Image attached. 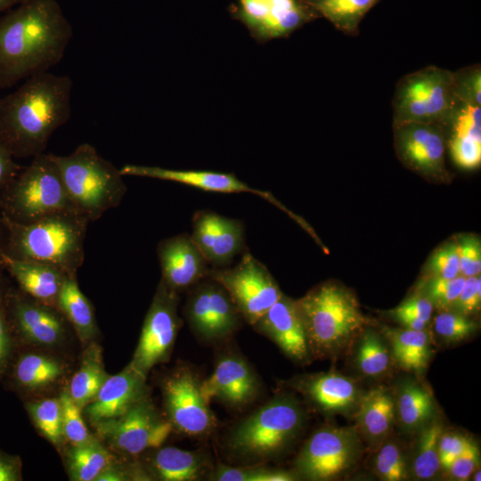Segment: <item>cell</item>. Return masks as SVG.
Returning a JSON list of instances; mask_svg holds the SVG:
<instances>
[{
  "label": "cell",
  "mask_w": 481,
  "mask_h": 481,
  "mask_svg": "<svg viewBox=\"0 0 481 481\" xmlns=\"http://www.w3.org/2000/svg\"><path fill=\"white\" fill-rule=\"evenodd\" d=\"M294 387L317 410L331 414L352 411L362 395L355 380L337 372L305 375Z\"/></svg>",
  "instance_id": "cb8c5ba5"
},
{
  "label": "cell",
  "mask_w": 481,
  "mask_h": 481,
  "mask_svg": "<svg viewBox=\"0 0 481 481\" xmlns=\"http://www.w3.org/2000/svg\"><path fill=\"white\" fill-rule=\"evenodd\" d=\"M73 29L56 0H24L0 14V86L49 71L63 58Z\"/></svg>",
  "instance_id": "6da1fadb"
},
{
  "label": "cell",
  "mask_w": 481,
  "mask_h": 481,
  "mask_svg": "<svg viewBox=\"0 0 481 481\" xmlns=\"http://www.w3.org/2000/svg\"><path fill=\"white\" fill-rule=\"evenodd\" d=\"M126 476L118 469L111 468L110 465L105 469L95 480L97 481H122L126 480Z\"/></svg>",
  "instance_id": "680465c9"
},
{
  "label": "cell",
  "mask_w": 481,
  "mask_h": 481,
  "mask_svg": "<svg viewBox=\"0 0 481 481\" xmlns=\"http://www.w3.org/2000/svg\"><path fill=\"white\" fill-rule=\"evenodd\" d=\"M453 93L459 101L481 106V69L479 64L453 72Z\"/></svg>",
  "instance_id": "bcb514c9"
},
{
  "label": "cell",
  "mask_w": 481,
  "mask_h": 481,
  "mask_svg": "<svg viewBox=\"0 0 481 481\" xmlns=\"http://www.w3.org/2000/svg\"><path fill=\"white\" fill-rule=\"evenodd\" d=\"M192 224L191 237L208 264L226 265L244 248V226L238 219L199 210Z\"/></svg>",
  "instance_id": "d6986e66"
},
{
  "label": "cell",
  "mask_w": 481,
  "mask_h": 481,
  "mask_svg": "<svg viewBox=\"0 0 481 481\" xmlns=\"http://www.w3.org/2000/svg\"><path fill=\"white\" fill-rule=\"evenodd\" d=\"M425 272L428 278H454L460 274L456 240L437 247L428 257Z\"/></svg>",
  "instance_id": "7bdbcfd3"
},
{
  "label": "cell",
  "mask_w": 481,
  "mask_h": 481,
  "mask_svg": "<svg viewBox=\"0 0 481 481\" xmlns=\"http://www.w3.org/2000/svg\"><path fill=\"white\" fill-rule=\"evenodd\" d=\"M3 269L18 288L37 301L58 308V298L67 276L58 268L37 262L4 258Z\"/></svg>",
  "instance_id": "d4e9b609"
},
{
  "label": "cell",
  "mask_w": 481,
  "mask_h": 481,
  "mask_svg": "<svg viewBox=\"0 0 481 481\" xmlns=\"http://www.w3.org/2000/svg\"><path fill=\"white\" fill-rule=\"evenodd\" d=\"M296 305L314 357L341 353L370 322L355 295L332 281L315 286L296 300Z\"/></svg>",
  "instance_id": "277c9868"
},
{
  "label": "cell",
  "mask_w": 481,
  "mask_h": 481,
  "mask_svg": "<svg viewBox=\"0 0 481 481\" xmlns=\"http://www.w3.org/2000/svg\"><path fill=\"white\" fill-rule=\"evenodd\" d=\"M395 400L396 413L406 431L420 430L434 418V398L428 387L420 383L404 382Z\"/></svg>",
  "instance_id": "f1b7e54d"
},
{
  "label": "cell",
  "mask_w": 481,
  "mask_h": 481,
  "mask_svg": "<svg viewBox=\"0 0 481 481\" xmlns=\"http://www.w3.org/2000/svg\"><path fill=\"white\" fill-rule=\"evenodd\" d=\"M455 100L453 72L436 66L425 67L398 81L392 102L393 125H442Z\"/></svg>",
  "instance_id": "ba28073f"
},
{
  "label": "cell",
  "mask_w": 481,
  "mask_h": 481,
  "mask_svg": "<svg viewBox=\"0 0 481 481\" xmlns=\"http://www.w3.org/2000/svg\"><path fill=\"white\" fill-rule=\"evenodd\" d=\"M20 168L21 166L15 162V158L0 138V200Z\"/></svg>",
  "instance_id": "db71d44e"
},
{
  "label": "cell",
  "mask_w": 481,
  "mask_h": 481,
  "mask_svg": "<svg viewBox=\"0 0 481 481\" xmlns=\"http://www.w3.org/2000/svg\"><path fill=\"white\" fill-rule=\"evenodd\" d=\"M251 326L292 360L304 363L312 357L296 300L284 294Z\"/></svg>",
  "instance_id": "44dd1931"
},
{
  "label": "cell",
  "mask_w": 481,
  "mask_h": 481,
  "mask_svg": "<svg viewBox=\"0 0 481 481\" xmlns=\"http://www.w3.org/2000/svg\"><path fill=\"white\" fill-rule=\"evenodd\" d=\"M0 209L7 220L17 224H29L63 211L78 212L52 153L38 155L21 167L4 192Z\"/></svg>",
  "instance_id": "52a82bcc"
},
{
  "label": "cell",
  "mask_w": 481,
  "mask_h": 481,
  "mask_svg": "<svg viewBox=\"0 0 481 481\" xmlns=\"http://www.w3.org/2000/svg\"><path fill=\"white\" fill-rule=\"evenodd\" d=\"M383 334L390 342L392 355L404 369L423 370L430 356V336L427 330L383 327Z\"/></svg>",
  "instance_id": "83f0119b"
},
{
  "label": "cell",
  "mask_w": 481,
  "mask_h": 481,
  "mask_svg": "<svg viewBox=\"0 0 481 481\" xmlns=\"http://www.w3.org/2000/svg\"><path fill=\"white\" fill-rule=\"evenodd\" d=\"M477 324L469 316L453 310L439 313L434 319L436 333L447 342H459L470 337Z\"/></svg>",
  "instance_id": "60d3db41"
},
{
  "label": "cell",
  "mask_w": 481,
  "mask_h": 481,
  "mask_svg": "<svg viewBox=\"0 0 481 481\" xmlns=\"http://www.w3.org/2000/svg\"><path fill=\"white\" fill-rule=\"evenodd\" d=\"M178 293L161 280L145 316L138 346L130 364L144 376L167 361L181 326Z\"/></svg>",
  "instance_id": "8fae6325"
},
{
  "label": "cell",
  "mask_w": 481,
  "mask_h": 481,
  "mask_svg": "<svg viewBox=\"0 0 481 481\" xmlns=\"http://www.w3.org/2000/svg\"><path fill=\"white\" fill-rule=\"evenodd\" d=\"M474 472H475V475H474V478H473V479H474L475 481H480V480H481V478H480V474H481L480 469H477Z\"/></svg>",
  "instance_id": "94428289"
},
{
  "label": "cell",
  "mask_w": 481,
  "mask_h": 481,
  "mask_svg": "<svg viewBox=\"0 0 481 481\" xmlns=\"http://www.w3.org/2000/svg\"><path fill=\"white\" fill-rule=\"evenodd\" d=\"M433 305L424 294H417L404 299L399 306L389 311V314H406L429 322Z\"/></svg>",
  "instance_id": "f5cc1de1"
},
{
  "label": "cell",
  "mask_w": 481,
  "mask_h": 481,
  "mask_svg": "<svg viewBox=\"0 0 481 481\" xmlns=\"http://www.w3.org/2000/svg\"><path fill=\"white\" fill-rule=\"evenodd\" d=\"M24 0H0V14L18 5Z\"/></svg>",
  "instance_id": "91938a15"
},
{
  "label": "cell",
  "mask_w": 481,
  "mask_h": 481,
  "mask_svg": "<svg viewBox=\"0 0 481 481\" xmlns=\"http://www.w3.org/2000/svg\"><path fill=\"white\" fill-rule=\"evenodd\" d=\"M356 428L326 426L314 431L298 452L297 477L330 480L345 474L355 463L360 449Z\"/></svg>",
  "instance_id": "9c48e42d"
},
{
  "label": "cell",
  "mask_w": 481,
  "mask_h": 481,
  "mask_svg": "<svg viewBox=\"0 0 481 481\" xmlns=\"http://www.w3.org/2000/svg\"><path fill=\"white\" fill-rule=\"evenodd\" d=\"M357 343L355 363L364 376L377 378L391 365V355L384 339L371 329L363 330Z\"/></svg>",
  "instance_id": "e575fe53"
},
{
  "label": "cell",
  "mask_w": 481,
  "mask_h": 481,
  "mask_svg": "<svg viewBox=\"0 0 481 481\" xmlns=\"http://www.w3.org/2000/svg\"><path fill=\"white\" fill-rule=\"evenodd\" d=\"M466 277L458 275L454 278H428L423 292L433 306L446 311L452 310L464 285Z\"/></svg>",
  "instance_id": "b9f144b4"
},
{
  "label": "cell",
  "mask_w": 481,
  "mask_h": 481,
  "mask_svg": "<svg viewBox=\"0 0 481 481\" xmlns=\"http://www.w3.org/2000/svg\"><path fill=\"white\" fill-rule=\"evenodd\" d=\"M446 147L453 162L461 168L473 170L481 164V142L468 136L445 137Z\"/></svg>",
  "instance_id": "f6af8a7d"
},
{
  "label": "cell",
  "mask_w": 481,
  "mask_h": 481,
  "mask_svg": "<svg viewBox=\"0 0 481 481\" xmlns=\"http://www.w3.org/2000/svg\"><path fill=\"white\" fill-rule=\"evenodd\" d=\"M374 470L385 481L405 479L408 468L403 449L394 441L381 442L374 459Z\"/></svg>",
  "instance_id": "ab89813d"
},
{
  "label": "cell",
  "mask_w": 481,
  "mask_h": 481,
  "mask_svg": "<svg viewBox=\"0 0 481 481\" xmlns=\"http://www.w3.org/2000/svg\"><path fill=\"white\" fill-rule=\"evenodd\" d=\"M396 322H398L404 328L424 330H427L428 322L422 321L419 318L406 315V314H390Z\"/></svg>",
  "instance_id": "9f6ffc18"
},
{
  "label": "cell",
  "mask_w": 481,
  "mask_h": 481,
  "mask_svg": "<svg viewBox=\"0 0 481 481\" xmlns=\"http://www.w3.org/2000/svg\"><path fill=\"white\" fill-rule=\"evenodd\" d=\"M62 412L64 437L73 445L81 444L94 439L81 414V408L72 400L68 391L60 396Z\"/></svg>",
  "instance_id": "ee69618b"
},
{
  "label": "cell",
  "mask_w": 481,
  "mask_h": 481,
  "mask_svg": "<svg viewBox=\"0 0 481 481\" xmlns=\"http://www.w3.org/2000/svg\"><path fill=\"white\" fill-rule=\"evenodd\" d=\"M4 272V270L0 271V378L10 364L15 338L8 321L5 306V294L10 281Z\"/></svg>",
  "instance_id": "7dc6e473"
},
{
  "label": "cell",
  "mask_w": 481,
  "mask_h": 481,
  "mask_svg": "<svg viewBox=\"0 0 481 481\" xmlns=\"http://www.w3.org/2000/svg\"><path fill=\"white\" fill-rule=\"evenodd\" d=\"M393 129L396 155L407 168L433 182H450L442 125L407 122L393 125Z\"/></svg>",
  "instance_id": "5bb4252c"
},
{
  "label": "cell",
  "mask_w": 481,
  "mask_h": 481,
  "mask_svg": "<svg viewBox=\"0 0 481 481\" xmlns=\"http://www.w3.org/2000/svg\"><path fill=\"white\" fill-rule=\"evenodd\" d=\"M52 156L69 199L90 222L119 205L126 192L123 175L92 144L82 143L69 155Z\"/></svg>",
  "instance_id": "8992f818"
},
{
  "label": "cell",
  "mask_w": 481,
  "mask_h": 481,
  "mask_svg": "<svg viewBox=\"0 0 481 481\" xmlns=\"http://www.w3.org/2000/svg\"><path fill=\"white\" fill-rule=\"evenodd\" d=\"M157 255L161 281L178 294L208 276V263L187 233L162 240L157 247Z\"/></svg>",
  "instance_id": "ffe728a7"
},
{
  "label": "cell",
  "mask_w": 481,
  "mask_h": 481,
  "mask_svg": "<svg viewBox=\"0 0 481 481\" xmlns=\"http://www.w3.org/2000/svg\"><path fill=\"white\" fill-rule=\"evenodd\" d=\"M479 450L474 442L455 458L446 471L457 480H466L477 469L479 464Z\"/></svg>",
  "instance_id": "816d5d0a"
},
{
  "label": "cell",
  "mask_w": 481,
  "mask_h": 481,
  "mask_svg": "<svg viewBox=\"0 0 481 481\" xmlns=\"http://www.w3.org/2000/svg\"><path fill=\"white\" fill-rule=\"evenodd\" d=\"M167 420L173 428L190 436L209 434L216 420L201 391V381L188 367L171 372L162 383Z\"/></svg>",
  "instance_id": "4fadbf2b"
},
{
  "label": "cell",
  "mask_w": 481,
  "mask_h": 481,
  "mask_svg": "<svg viewBox=\"0 0 481 481\" xmlns=\"http://www.w3.org/2000/svg\"><path fill=\"white\" fill-rule=\"evenodd\" d=\"M449 135L468 136L481 142V106L455 100L442 124Z\"/></svg>",
  "instance_id": "f35d334b"
},
{
  "label": "cell",
  "mask_w": 481,
  "mask_h": 481,
  "mask_svg": "<svg viewBox=\"0 0 481 481\" xmlns=\"http://www.w3.org/2000/svg\"><path fill=\"white\" fill-rule=\"evenodd\" d=\"M89 222L76 211L55 213L29 224L7 220L5 257L49 265L76 277L85 258Z\"/></svg>",
  "instance_id": "3957f363"
},
{
  "label": "cell",
  "mask_w": 481,
  "mask_h": 481,
  "mask_svg": "<svg viewBox=\"0 0 481 481\" xmlns=\"http://www.w3.org/2000/svg\"><path fill=\"white\" fill-rule=\"evenodd\" d=\"M70 477L76 481H93L110 465V452L95 439L73 445L68 455Z\"/></svg>",
  "instance_id": "836d02e7"
},
{
  "label": "cell",
  "mask_w": 481,
  "mask_h": 481,
  "mask_svg": "<svg viewBox=\"0 0 481 481\" xmlns=\"http://www.w3.org/2000/svg\"><path fill=\"white\" fill-rule=\"evenodd\" d=\"M98 433L116 450L129 455L159 448L173 427L145 396L122 415L95 424Z\"/></svg>",
  "instance_id": "9a60e30c"
},
{
  "label": "cell",
  "mask_w": 481,
  "mask_h": 481,
  "mask_svg": "<svg viewBox=\"0 0 481 481\" xmlns=\"http://www.w3.org/2000/svg\"><path fill=\"white\" fill-rule=\"evenodd\" d=\"M305 412L296 398H272L240 420L227 437L229 452L247 461L259 462L282 453L298 437Z\"/></svg>",
  "instance_id": "5b68a950"
},
{
  "label": "cell",
  "mask_w": 481,
  "mask_h": 481,
  "mask_svg": "<svg viewBox=\"0 0 481 481\" xmlns=\"http://www.w3.org/2000/svg\"><path fill=\"white\" fill-rule=\"evenodd\" d=\"M1 90H2V89H1V86H0V91H1ZM0 97H1V96H0Z\"/></svg>",
  "instance_id": "be15d7a7"
},
{
  "label": "cell",
  "mask_w": 481,
  "mask_h": 481,
  "mask_svg": "<svg viewBox=\"0 0 481 481\" xmlns=\"http://www.w3.org/2000/svg\"><path fill=\"white\" fill-rule=\"evenodd\" d=\"M471 440L457 433H442L438 441V455L441 469L447 470Z\"/></svg>",
  "instance_id": "f907efd6"
},
{
  "label": "cell",
  "mask_w": 481,
  "mask_h": 481,
  "mask_svg": "<svg viewBox=\"0 0 481 481\" xmlns=\"http://www.w3.org/2000/svg\"><path fill=\"white\" fill-rule=\"evenodd\" d=\"M460 274L465 277L477 276L481 271V241L474 234L461 235L456 239Z\"/></svg>",
  "instance_id": "c3c4849f"
},
{
  "label": "cell",
  "mask_w": 481,
  "mask_h": 481,
  "mask_svg": "<svg viewBox=\"0 0 481 481\" xmlns=\"http://www.w3.org/2000/svg\"><path fill=\"white\" fill-rule=\"evenodd\" d=\"M63 373L61 364L40 354H24L15 362L12 378L16 385L25 390L46 387Z\"/></svg>",
  "instance_id": "1f68e13d"
},
{
  "label": "cell",
  "mask_w": 481,
  "mask_h": 481,
  "mask_svg": "<svg viewBox=\"0 0 481 481\" xmlns=\"http://www.w3.org/2000/svg\"><path fill=\"white\" fill-rule=\"evenodd\" d=\"M108 377L102 348L92 344L83 355L80 366L70 380L68 393L84 409L94 398Z\"/></svg>",
  "instance_id": "4dcf8cb0"
},
{
  "label": "cell",
  "mask_w": 481,
  "mask_h": 481,
  "mask_svg": "<svg viewBox=\"0 0 481 481\" xmlns=\"http://www.w3.org/2000/svg\"><path fill=\"white\" fill-rule=\"evenodd\" d=\"M8 224L5 216L0 209V271L4 270V258L5 257V249L8 240Z\"/></svg>",
  "instance_id": "6f0895ef"
},
{
  "label": "cell",
  "mask_w": 481,
  "mask_h": 481,
  "mask_svg": "<svg viewBox=\"0 0 481 481\" xmlns=\"http://www.w3.org/2000/svg\"><path fill=\"white\" fill-rule=\"evenodd\" d=\"M146 376L131 364L121 372L109 376L94 398L85 407L91 422L117 418L147 396Z\"/></svg>",
  "instance_id": "603a6c76"
},
{
  "label": "cell",
  "mask_w": 481,
  "mask_h": 481,
  "mask_svg": "<svg viewBox=\"0 0 481 481\" xmlns=\"http://www.w3.org/2000/svg\"><path fill=\"white\" fill-rule=\"evenodd\" d=\"M72 87L70 77L47 71L0 97V138L15 159L45 153L53 134L70 118Z\"/></svg>",
  "instance_id": "7a4b0ae2"
},
{
  "label": "cell",
  "mask_w": 481,
  "mask_h": 481,
  "mask_svg": "<svg viewBox=\"0 0 481 481\" xmlns=\"http://www.w3.org/2000/svg\"><path fill=\"white\" fill-rule=\"evenodd\" d=\"M235 14L259 42L287 37L318 16L303 0H238Z\"/></svg>",
  "instance_id": "2e32d148"
},
{
  "label": "cell",
  "mask_w": 481,
  "mask_h": 481,
  "mask_svg": "<svg viewBox=\"0 0 481 481\" xmlns=\"http://www.w3.org/2000/svg\"><path fill=\"white\" fill-rule=\"evenodd\" d=\"M379 0H319L310 6L346 34H355L365 13Z\"/></svg>",
  "instance_id": "d6a6232c"
},
{
  "label": "cell",
  "mask_w": 481,
  "mask_h": 481,
  "mask_svg": "<svg viewBox=\"0 0 481 481\" xmlns=\"http://www.w3.org/2000/svg\"><path fill=\"white\" fill-rule=\"evenodd\" d=\"M119 170L123 176H140L172 181L206 192L257 194L283 211L289 213L269 192L254 189L238 179L233 174L206 170H177L133 164H126Z\"/></svg>",
  "instance_id": "7402d4cb"
},
{
  "label": "cell",
  "mask_w": 481,
  "mask_h": 481,
  "mask_svg": "<svg viewBox=\"0 0 481 481\" xmlns=\"http://www.w3.org/2000/svg\"><path fill=\"white\" fill-rule=\"evenodd\" d=\"M481 305L480 274L466 277L464 285L452 310L470 316L477 313Z\"/></svg>",
  "instance_id": "681fc988"
},
{
  "label": "cell",
  "mask_w": 481,
  "mask_h": 481,
  "mask_svg": "<svg viewBox=\"0 0 481 481\" xmlns=\"http://www.w3.org/2000/svg\"><path fill=\"white\" fill-rule=\"evenodd\" d=\"M5 306L12 333L37 345L53 346L64 336L63 314L58 308L44 305L19 288L9 284Z\"/></svg>",
  "instance_id": "e0dca14e"
},
{
  "label": "cell",
  "mask_w": 481,
  "mask_h": 481,
  "mask_svg": "<svg viewBox=\"0 0 481 481\" xmlns=\"http://www.w3.org/2000/svg\"><path fill=\"white\" fill-rule=\"evenodd\" d=\"M27 410L41 433L53 444L61 443L64 435L60 399L47 398L27 404Z\"/></svg>",
  "instance_id": "8d00e7d4"
},
{
  "label": "cell",
  "mask_w": 481,
  "mask_h": 481,
  "mask_svg": "<svg viewBox=\"0 0 481 481\" xmlns=\"http://www.w3.org/2000/svg\"><path fill=\"white\" fill-rule=\"evenodd\" d=\"M20 479V466L17 458L0 452V481Z\"/></svg>",
  "instance_id": "11a10c76"
},
{
  "label": "cell",
  "mask_w": 481,
  "mask_h": 481,
  "mask_svg": "<svg viewBox=\"0 0 481 481\" xmlns=\"http://www.w3.org/2000/svg\"><path fill=\"white\" fill-rule=\"evenodd\" d=\"M442 433L443 427L441 423L435 420H432L420 429L412 462V471L417 478L430 479L441 469L438 441Z\"/></svg>",
  "instance_id": "d590c367"
},
{
  "label": "cell",
  "mask_w": 481,
  "mask_h": 481,
  "mask_svg": "<svg viewBox=\"0 0 481 481\" xmlns=\"http://www.w3.org/2000/svg\"><path fill=\"white\" fill-rule=\"evenodd\" d=\"M58 309L72 324L80 339H92L97 332L93 306L79 289L76 277H67L58 298Z\"/></svg>",
  "instance_id": "f546056e"
},
{
  "label": "cell",
  "mask_w": 481,
  "mask_h": 481,
  "mask_svg": "<svg viewBox=\"0 0 481 481\" xmlns=\"http://www.w3.org/2000/svg\"><path fill=\"white\" fill-rule=\"evenodd\" d=\"M261 383L251 366L237 355L218 358L213 373L201 381V391L209 403L216 398L233 409L251 404L260 393Z\"/></svg>",
  "instance_id": "ac0fdd59"
},
{
  "label": "cell",
  "mask_w": 481,
  "mask_h": 481,
  "mask_svg": "<svg viewBox=\"0 0 481 481\" xmlns=\"http://www.w3.org/2000/svg\"><path fill=\"white\" fill-rule=\"evenodd\" d=\"M303 1L306 2L308 5H311L319 0H303Z\"/></svg>",
  "instance_id": "6125c7cd"
},
{
  "label": "cell",
  "mask_w": 481,
  "mask_h": 481,
  "mask_svg": "<svg viewBox=\"0 0 481 481\" xmlns=\"http://www.w3.org/2000/svg\"><path fill=\"white\" fill-rule=\"evenodd\" d=\"M208 276L227 290L243 320L253 325L282 293L266 266L249 253L232 268L209 269Z\"/></svg>",
  "instance_id": "30bf717a"
},
{
  "label": "cell",
  "mask_w": 481,
  "mask_h": 481,
  "mask_svg": "<svg viewBox=\"0 0 481 481\" xmlns=\"http://www.w3.org/2000/svg\"><path fill=\"white\" fill-rule=\"evenodd\" d=\"M184 314L194 334L205 341L227 338L243 320L227 290L206 276L189 289Z\"/></svg>",
  "instance_id": "7c38bea8"
},
{
  "label": "cell",
  "mask_w": 481,
  "mask_h": 481,
  "mask_svg": "<svg viewBox=\"0 0 481 481\" xmlns=\"http://www.w3.org/2000/svg\"><path fill=\"white\" fill-rule=\"evenodd\" d=\"M151 468L160 480L193 481L205 476L208 469L206 457L198 452L176 447H163L153 454Z\"/></svg>",
  "instance_id": "4316f807"
},
{
  "label": "cell",
  "mask_w": 481,
  "mask_h": 481,
  "mask_svg": "<svg viewBox=\"0 0 481 481\" xmlns=\"http://www.w3.org/2000/svg\"><path fill=\"white\" fill-rule=\"evenodd\" d=\"M355 409L357 432L371 444L384 441L393 428L396 414L391 391L383 387L372 388L361 395Z\"/></svg>",
  "instance_id": "484cf974"
},
{
  "label": "cell",
  "mask_w": 481,
  "mask_h": 481,
  "mask_svg": "<svg viewBox=\"0 0 481 481\" xmlns=\"http://www.w3.org/2000/svg\"><path fill=\"white\" fill-rule=\"evenodd\" d=\"M208 477L216 481H292L298 478L294 473L259 465L231 467L224 464H217Z\"/></svg>",
  "instance_id": "74e56055"
}]
</instances>
